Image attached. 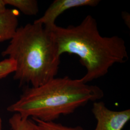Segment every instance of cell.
<instances>
[{"label":"cell","mask_w":130,"mask_h":130,"mask_svg":"<svg viewBox=\"0 0 130 130\" xmlns=\"http://www.w3.org/2000/svg\"><path fill=\"white\" fill-rule=\"evenodd\" d=\"M50 30L60 56L68 53L79 57L86 69V73L80 79L85 84L106 75L114 64L128 60L125 41L118 36H102L91 15L77 26L63 28L56 25Z\"/></svg>","instance_id":"6da1fadb"},{"label":"cell","mask_w":130,"mask_h":130,"mask_svg":"<svg viewBox=\"0 0 130 130\" xmlns=\"http://www.w3.org/2000/svg\"><path fill=\"white\" fill-rule=\"evenodd\" d=\"M104 96L101 89L68 76L55 78L37 87L27 88L7 110L26 118L52 122Z\"/></svg>","instance_id":"7a4b0ae2"},{"label":"cell","mask_w":130,"mask_h":130,"mask_svg":"<svg viewBox=\"0 0 130 130\" xmlns=\"http://www.w3.org/2000/svg\"><path fill=\"white\" fill-rule=\"evenodd\" d=\"M15 62L14 79L37 87L56 78L60 55L53 33L41 24L18 28L8 46L2 53Z\"/></svg>","instance_id":"3957f363"},{"label":"cell","mask_w":130,"mask_h":130,"mask_svg":"<svg viewBox=\"0 0 130 130\" xmlns=\"http://www.w3.org/2000/svg\"><path fill=\"white\" fill-rule=\"evenodd\" d=\"M92 111L97 121L94 130H122L130 119V110L113 111L103 102H95Z\"/></svg>","instance_id":"277c9868"},{"label":"cell","mask_w":130,"mask_h":130,"mask_svg":"<svg viewBox=\"0 0 130 130\" xmlns=\"http://www.w3.org/2000/svg\"><path fill=\"white\" fill-rule=\"evenodd\" d=\"M100 2L98 0H55L42 17L35 20L34 22L41 24L47 29L50 30L56 26L55 22L58 17L66 11L78 7H94L97 6Z\"/></svg>","instance_id":"5b68a950"},{"label":"cell","mask_w":130,"mask_h":130,"mask_svg":"<svg viewBox=\"0 0 130 130\" xmlns=\"http://www.w3.org/2000/svg\"><path fill=\"white\" fill-rule=\"evenodd\" d=\"M17 10L6 9L0 13V42L10 40L18 28Z\"/></svg>","instance_id":"8992f818"},{"label":"cell","mask_w":130,"mask_h":130,"mask_svg":"<svg viewBox=\"0 0 130 130\" xmlns=\"http://www.w3.org/2000/svg\"><path fill=\"white\" fill-rule=\"evenodd\" d=\"M5 4L16 7L23 14L35 15L39 12L38 2L36 0H4Z\"/></svg>","instance_id":"52a82bcc"},{"label":"cell","mask_w":130,"mask_h":130,"mask_svg":"<svg viewBox=\"0 0 130 130\" xmlns=\"http://www.w3.org/2000/svg\"><path fill=\"white\" fill-rule=\"evenodd\" d=\"M9 123L13 130H36V123L29 118L15 113L9 120Z\"/></svg>","instance_id":"ba28073f"},{"label":"cell","mask_w":130,"mask_h":130,"mask_svg":"<svg viewBox=\"0 0 130 130\" xmlns=\"http://www.w3.org/2000/svg\"><path fill=\"white\" fill-rule=\"evenodd\" d=\"M36 123V130H85L80 127H70L54 121L45 122L32 118Z\"/></svg>","instance_id":"9c48e42d"},{"label":"cell","mask_w":130,"mask_h":130,"mask_svg":"<svg viewBox=\"0 0 130 130\" xmlns=\"http://www.w3.org/2000/svg\"><path fill=\"white\" fill-rule=\"evenodd\" d=\"M16 68L15 62L7 58L0 62V80L5 78L10 74L14 73Z\"/></svg>","instance_id":"30bf717a"},{"label":"cell","mask_w":130,"mask_h":130,"mask_svg":"<svg viewBox=\"0 0 130 130\" xmlns=\"http://www.w3.org/2000/svg\"><path fill=\"white\" fill-rule=\"evenodd\" d=\"M122 19L124 20V22H125L126 25L130 28V14L126 12H123L122 13Z\"/></svg>","instance_id":"8fae6325"},{"label":"cell","mask_w":130,"mask_h":130,"mask_svg":"<svg viewBox=\"0 0 130 130\" xmlns=\"http://www.w3.org/2000/svg\"><path fill=\"white\" fill-rule=\"evenodd\" d=\"M6 10V5L4 2V0H0V13L5 12Z\"/></svg>","instance_id":"7c38bea8"},{"label":"cell","mask_w":130,"mask_h":130,"mask_svg":"<svg viewBox=\"0 0 130 130\" xmlns=\"http://www.w3.org/2000/svg\"><path fill=\"white\" fill-rule=\"evenodd\" d=\"M0 130H2V120L0 118Z\"/></svg>","instance_id":"4fadbf2b"}]
</instances>
